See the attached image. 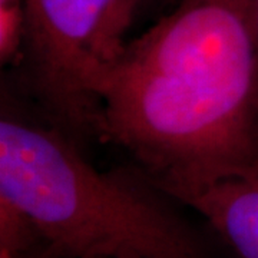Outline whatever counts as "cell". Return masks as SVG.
Listing matches in <instances>:
<instances>
[{"instance_id":"obj_1","label":"cell","mask_w":258,"mask_h":258,"mask_svg":"<svg viewBox=\"0 0 258 258\" xmlns=\"http://www.w3.org/2000/svg\"><path fill=\"white\" fill-rule=\"evenodd\" d=\"M254 0H181L131 39L101 93L99 139L175 201L258 162Z\"/></svg>"},{"instance_id":"obj_2","label":"cell","mask_w":258,"mask_h":258,"mask_svg":"<svg viewBox=\"0 0 258 258\" xmlns=\"http://www.w3.org/2000/svg\"><path fill=\"white\" fill-rule=\"evenodd\" d=\"M0 200L60 258H208L172 200L138 166L99 171L62 131L3 109Z\"/></svg>"},{"instance_id":"obj_3","label":"cell","mask_w":258,"mask_h":258,"mask_svg":"<svg viewBox=\"0 0 258 258\" xmlns=\"http://www.w3.org/2000/svg\"><path fill=\"white\" fill-rule=\"evenodd\" d=\"M144 0H25L20 86L45 122L82 148L99 139L101 93Z\"/></svg>"},{"instance_id":"obj_4","label":"cell","mask_w":258,"mask_h":258,"mask_svg":"<svg viewBox=\"0 0 258 258\" xmlns=\"http://www.w3.org/2000/svg\"><path fill=\"white\" fill-rule=\"evenodd\" d=\"M179 203L201 214L238 258H258V162Z\"/></svg>"},{"instance_id":"obj_5","label":"cell","mask_w":258,"mask_h":258,"mask_svg":"<svg viewBox=\"0 0 258 258\" xmlns=\"http://www.w3.org/2000/svg\"><path fill=\"white\" fill-rule=\"evenodd\" d=\"M26 29L25 0H0V63L15 66L23 47Z\"/></svg>"},{"instance_id":"obj_6","label":"cell","mask_w":258,"mask_h":258,"mask_svg":"<svg viewBox=\"0 0 258 258\" xmlns=\"http://www.w3.org/2000/svg\"><path fill=\"white\" fill-rule=\"evenodd\" d=\"M0 258H60L53 249L45 244H40L35 248L19 251V252H6L0 251Z\"/></svg>"},{"instance_id":"obj_7","label":"cell","mask_w":258,"mask_h":258,"mask_svg":"<svg viewBox=\"0 0 258 258\" xmlns=\"http://www.w3.org/2000/svg\"><path fill=\"white\" fill-rule=\"evenodd\" d=\"M252 28H254V33H255V39L258 43V0L252 2Z\"/></svg>"}]
</instances>
